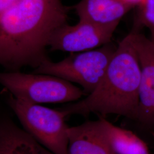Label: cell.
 <instances>
[{"mask_svg":"<svg viewBox=\"0 0 154 154\" xmlns=\"http://www.w3.org/2000/svg\"><path fill=\"white\" fill-rule=\"evenodd\" d=\"M7 103L23 128L38 142L54 154H67L69 127L62 110L25 102L10 94Z\"/></svg>","mask_w":154,"mask_h":154,"instance_id":"cell-4","label":"cell"},{"mask_svg":"<svg viewBox=\"0 0 154 154\" xmlns=\"http://www.w3.org/2000/svg\"><path fill=\"white\" fill-rule=\"evenodd\" d=\"M110 147L115 154H150L147 144L132 131L102 118Z\"/></svg>","mask_w":154,"mask_h":154,"instance_id":"cell-11","label":"cell"},{"mask_svg":"<svg viewBox=\"0 0 154 154\" xmlns=\"http://www.w3.org/2000/svg\"><path fill=\"white\" fill-rule=\"evenodd\" d=\"M67 154H115L108 142L102 118L69 127Z\"/></svg>","mask_w":154,"mask_h":154,"instance_id":"cell-8","label":"cell"},{"mask_svg":"<svg viewBox=\"0 0 154 154\" xmlns=\"http://www.w3.org/2000/svg\"><path fill=\"white\" fill-rule=\"evenodd\" d=\"M140 67L139 103L134 119L146 126L154 125V43L144 35L128 34Z\"/></svg>","mask_w":154,"mask_h":154,"instance_id":"cell-7","label":"cell"},{"mask_svg":"<svg viewBox=\"0 0 154 154\" xmlns=\"http://www.w3.org/2000/svg\"></svg>","mask_w":154,"mask_h":154,"instance_id":"cell-16","label":"cell"},{"mask_svg":"<svg viewBox=\"0 0 154 154\" xmlns=\"http://www.w3.org/2000/svg\"><path fill=\"white\" fill-rule=\"evenodd\" d=\"M118 24L99 25L79 20L75 25L68 23L59 28L50 39L49 48L72 53L100 48L111 42Z\"/></svg>","mask_w":154,"mask_h":154,"instance_id":"cell-6","label":"cell"},{"mask_svg":"<svg viewBox=\"0 0 154 154\" xmlns=\"http://www.w3.org/2000/svg\"><path fill=\"white\" fill-rule=\"evenodd\" d=\"M72 9L79 20L109 26L119 25L122 18L132 8L121 0H81Z\"/></svg>","mask_w":154,"mask_h":154,"instance_id":"cell-9","label":"cell"},{"mask_svg":"<svg viewBox=\"0 0 154 154\" xmlns=\"http://www.w3.org/2000/svg\"><path fill=\"white\" fill-rule=\"evenodd\" d=\"M117 46L111 42L98 49L72 53L63 60H46L34 72L49 74L79 85L88 95L99 84Z\"/></svg>","mask_w":154,"mask_h":154,"instance_id":"cell-5","label":"cell"},{"mask_svg":"<svg viewBox=\"0 0 154 154\" xmlns=\"http://www.w3.org/2000/svg\"><path fill=\"white\" fill-rule=\"evenodd\" d=\"M125 4L131 6L132 8L137 7L140 5L145 0H121Z\"/></svg>","mask_w":154,"mask_h":154,"instance_id":"cell-14","label":"cell"},{"mask_svg":"<svg viewBox=\"0 0 154 154\" xmlns=\"http://www.w3.org/2000/svg\"><path fill=\"white\" fill-rule=\"evenodd\" d=\"M147 28L151 41L154 39V0H145L137 7L132 31L139 32L142 28Z\"/></svg>","mask_w":154,"mask_h":154,"instance_id":"cell-12","label":"cell"},{"mask_svg":"<svg viewBox=\"0 0 154 154\" xmlns=\"http://www.w3.org/2000/svg\"><path fill=\"white\" fill-rule=\"evenodd\" d=\"M72 9L61 0H17L0 16V65L17 71L49 59L50 41Z\"/></svg>","mask_w":154,"mask_h":154,"instance_id":"cell-1","label":"cell"},{"mask_svg":"<svg viewBox=\"0 0 154 154\" xmlns=\"http://www.w3.org/2000/svg\"><path fill=\"white\" fill-rule=\"evenodd\" d=\"M152 41V42H153L154 43V39L153 40V41Z\"/></svg>","mask_w":154,"mask_h":154,"instance_id":"cell-15","label":"cell"},{"mask_svg":"<svg viewBox=\"0 0 154 154\" xmlns=\"http://www.w3.org/2000/svg\"><path fill=\"white\" fill-rule=\"evenodd\" d=\"M0 154H55L9 119L0 120Z\"/></svg>","mask_w":154,"mask_h":154,"instance_id":"cell-10","label":"cell"},{"mask_svg":"<svg viewBox=\"0 0 154 154\" xmlns=\"http://www.w3.org/2000/svg\"><path fill=\"white\" fill-rule=\"evenodd\" d=\"M0 85L16 98L39 105L72 103L86 95L82 88L72 83L34 72H0Z\"/></svg>","mask_w":154,"mask_h":154,"instance_id":"cell-3","label":"cell"},{"mask_svg":"<svg viewBox=\"0 0 154 154\" xmlns=\"http://www.w3.org/2000/svg\"><path fill=\"white\" fill-rule=\"evenodd\" d=\"M140 67L128 34L117 46L105 75L85 98L61 107L65 116L117 115L134 119L139 103Z\"/></svg>","mask_w":154,"mask_h":154,"instance_id":"cell-2","label":"cell"},{"mask_svg":"<svg viewBox=\"0 0 154 154\" xmlns=\"http://www.w3.org/2000/svg\"><path fill=\"white\" fill-rule=\"evenodd\" d=\"M17 0H0V16L11 6Z\"/></svg>","mask_w":154,"mask_h":154,"instance_id":"cell-13","label":"cell"}]
</instances>
